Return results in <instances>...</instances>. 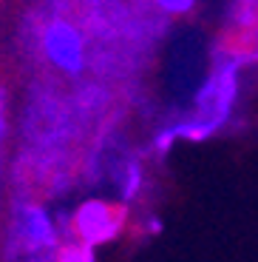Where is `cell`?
<instances>
[{
  "label": "cell",
  "mask_w": 258,
  "mask_h": 262,
  "mask_svg": "<svg viewBox=\"0 0 258 262\" xmlns=\"http://www.w3.org/2000/svg\"><path fill=\"white\" fill-rule=\"evenodd\" d=\"M37 46L43 60L63 77H80L88 69V37L83 26L65 14L45 20L37 34Z\"/></svg>",
  "instance_id": "1"
},
{
  "label": "cell",
  "mask_w": 258,
  "mask_h": 262,
  "mask_svg": "<svg viewBox=\"0 0 258 262\" xmlns=\"http://www.w3.org/2000/svg\"><path fill=\"white\" fill-rule=\"evenodd\" d=\"M9 239L12 248L29 254L32 259H43L45 254H54L60 239V228L54 216L48 214L37 200H17L9 214Z\"/></svg>",
  "instance_id": "2"
},
{
  "label": "cell",
  "mask_w": 258,
  "mask_h": 262,
  "mask_svg": "<svg viewBox=\"0 0 258 262\" xmlns=\"http://www.w3.org/2000/svg\"><path fill=\"white\" fill-rule=\"evenodd\" d=\"M125 225V208L108 200H83L68 216V234L74 243L85 245V248H97V245H108L122 234Z\"/></svg>",
  "instance_id": "3"
},
{
  "label": "cell",
  "mask_w": 258,
  "mask_h": 262,
  "mask_svg": "<svg viewBox=\"0 0 258 262\" xmlns=\"http://www.w3.org/2000/svg\"><path fill=\"white\" fill-rule=\"evenodd\" d=\"M48 259L51 262H94V251L80 245V243H74V239H68V243H60L57 251H54Z\"/></svg>",
  "instance_id": "4"
},
{
  "label": "cell",
  "mask_w": 258,
  "mask_h": 262,
  "mask_svg": "<svg viewBox=\"0 0 258 262\" xmlns=\"http://www.w3.org/2000/svg\"><path fill=\"white\" fill-rule=\"evenodd\" d=\"M9 134H12V97L6 85H0V151H6Z\"/></svg>",
  "instance_id": "5"
},
{
  "label": "cell",
  "mask_w": 258,
  "mask_h": 262,
  "mask_svg": "<svg viewBox=\"0 0 258 262\" xmlns=\"http://www.w3.org/2000/svg\"><path fill=\"white\" fill-rule=\"evenodd\" d=\"M196 3L199 0H153V6L168 17H185L196 9Z\"/></svg>",
  "instance_id": "6"
},
{
  "label": "cell",
  "mask_w": 258,
  "mask_h": 262,
  "mask_svg": "<svg viewBox=\"0 0 258 262\" xmlns=\"http://www.w3.org/2000/svg\"><path fill=\"white\" fill-rule=\"evenodd\" d=\"M3 160H6V151H0V196H3Z\"/></svg>",
  "instance_id": "7"
}]
</instances>
